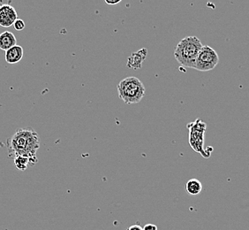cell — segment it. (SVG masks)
<instances>
[{
    "label": "cell",
    "mask_w": 249,
    "mask_h": 230,
    "mask_svg": "<svg viewBox=\"0 0 249 230\" xmlns=\"http://www.w3.org/2000/svg\"><path fill=\"white\" fill-rule=\"evenodd\" d=\"M14 27H15V29H16V30L21 31V30H23V29H25L26 25H25V22L22 19H17L15 22V24H14Z\"/></svg>",
    "instance_id": "11"
},
{
    "label": "cell",
    "mask_w": 249,
    "mask_h": 230,
    "mask_svg": "<svg viewBox=\"0 0 249 230\" xmlns=\"http://www.w3.org/2000/svg\"><path fill=\"white\" fill-rule=\"evenodd\" d=\"M219 62V57L216 51L208 45H203L197 56L194 69L201 72L213 70Z\"/></svg>",
    "instance_id": "5"
},
{
    "label": "cell",
    "mask_w": 249,
    "mask_h": 230,
    "mask_svg": "<svg viewBox=\"0 0 249 230\" xmlns=\"http://www.w3.org/2000/svg\"><path fill=\"white\" fill-rule=\"evenodd\" d=\"M23 58V49L19 45H15L13 48L9 49L5 52V61L8 64H17Z\"/></svg>",
    "instance_id": "7"
},
{
    "label": "cell",
    "mask_w": 249,
    "mask_h": 230,
    "mask_svg": "<svg viewBox=\"0 0 249 230\" xmlns=\"http://www.w3.org/2000/svg\"><path fill=\"white\" fill-rule=\"evenodd\" d=\"M40 148L38 134L31 128L19 129L8 139L9 157L25 156L37 163L36 153Z\"/></svg>",
    "instance_id": "1"
},
{
    "label": "cell",
    "mask_w": 249,
    "mask_h": 230,
    "mask_svg": "<svg viewBox=\"0 0 249 230\" xmlns=\"http://www.w3.org/2000/svg\"><path fill=\"white\" fill-rule=\"evenodd\" d=\"M119 97L124 104H137L143 98L146 88L137 77L124 78L117 86Z\"/></svg>",
    "instance_id": "3"
},
{
    "label": "cell",
    "mask_w": 249,
    "mask_h": 230,
    "mask_svg": "<svg viewBox=\"0 0 249 230\" xmlns=\"http://www.w3.org/2000/svg\"><path fill=\"white\" fill-rule=\"evenodd\" d=\"M14 160L15 167L20 171H25L29 167H33L36 165L32 159L25 156H15Z\"/></svg>",
    "instance_id": "9"
},
{
    "label": "cell",
    "mask_w": 249,
    "mask_h": 230,
    "mask_svg": "<svg viewBox=\"0 0 249 230\" xmlns=\"http://www.w3.org/2000/svg\"><path fill=\"white\" fill-rule=\"evenodd\" d=\"M127 230H143V229L140 225L130 226Z\"/></svg>",
    "instance_id": "13"
},
{
    "label": "cell",
    "mask_w": 249,
    "mask_h": 230,
    "mask_svg": "<svg viewBox=\"0 0 249 230\" xmlns=\"http://www.w3.org/2000/svg\"><path fill=\"white\" fill-rule=\"evenodd\" d=\"M18 19L17 12L14 6L3 5L0 6V27L9 28Z\"/></svg>",
    "instance_id": "6"
},
{
    "label": "cell",
    "mask_w": 249,
    "mask_h": 230,
    "mask_svg": "<svg viewBox=\"0 0 249 230\" xmlns=\"http://www.w3.org/2000/svg\"><path fill=\"white\" fill-rule=\"evenodd\" d=\"M207 125L201 119H197L191 123L187 124V130L189 131L188 142L191 148L201 154L204 158H209L211 153H206L203 148L204 145V134L206 132Z\"/></svg>",
    "instance_id": "4"
},
{
    "label": "cell",
    "mask_w": 249,
    "mask_h": 230,
    "mask_svg": "<svg viewBox=\"0 0 249 230\" xmlns=\"http://www.w3.org/2000/svg\"><path fill=\"white\" fill-rule=\"evenodd\" d=\"M17 43V40L15 35L10 31H5L0 34V50L2 51H8L9 49L13 48Z\"/></svg>",
    "instance_id": "8"
},
{
    "label": "cell",
    "mask_w": 249,
    "mask_h": 230,
    "mask_svg": "<svg viewBox=\"0 0 249 230\" xmlns=\"http://www.w3.org/2000/svg\"><path fill=\"white\" fill-rule=\"evenodd\" d=\"M120 2H121V0H115V1H109V0H106V4H108V5H118V4H120Z\"/></svg>",
    "instance_id": "14"
},
{
    "label": "cell",
    "mask_w": 249,
    "mask_h": 230,
    "mask_svg": "<svg viewBox=\"0 0 249 230\" xmlns=\"http://www.w3.org/2000/svg\"><path fill=\"white\" fill-rule=\"evenodd\" d=\"M186 190L188 194L193 195V196H196L198 194H200L202 191V184L197 179H191L187 182Z\"/></svg>",
    "instance_id": "10"
},
{
    "label": "cell",
    "mask_w": 249,
    "mask_h": 230,
    "mask_svg": "<svg viewBox=\"0 0 249 230\" xmlns=\"http://www.w3.org/2000/svg\"><path fill=\"white\" fill-rule=\"evenodd\" d=\"M202 46L200 39L195 36H188L178 43L174 50V58L183 67L194 68Z\"/></svg>",
    "instance_id": "2"
},
{
    "label": "cell",
    "mask_w": 249,
    "mask_h": 230,
    "mask_svg": "<svg viewBox=\"0 0 249 230\" xmlns=\"http://www.w3.org/2000/svg\"><path fill=\"white\" fill-rule=\"evenodd\" d=\"M143 230H158V227L154 224H147L144 227Z\"/></svg>",
    "instance_id": "12"
}]
</instances>
